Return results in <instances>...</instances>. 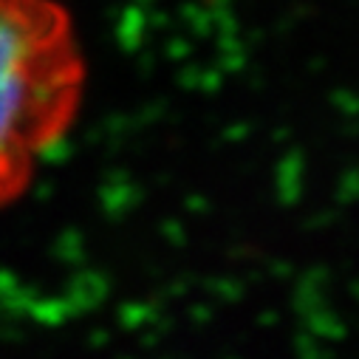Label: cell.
Here are the masks:
<instances>
[{
    "instance_id": "obj_1",
    "label": "cell",
    "mask_w": 359,
    "mask_h": 359,
    "mask_svg": "<svg viewBox=\"0 0 359 359\" xmlns=\"http://www.w3.org/2000/svg\"><path fill=\"white\" fill-rule=\"evenodd\" d=\"M82 82L65 12L54 0H0V201L15 198L60 142Z\"/></svg>"
}]
</instances>
